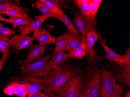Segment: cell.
Instances as JSON below:
<instances>
[{"label":"cell","mask_w":130,"mask_h":97,"mask_svg":"<svg viewBox=\"0 0 130 97\" xmlns=\"http://www.w3.org/2000/svg\"><path fill=\"white\" fill-rule=\"evenodd\" d=\"M54 72L46 79L34 78V80L43 87V90L52 97L57 94L68 83L74 74L78 73V70L69 65H61L55 67Z\"/></svg>","instance_id":"obj_1"},{"label":"cell","mask_w":130,"mask_h":97,"mask_svg":"<svg viewBox=\"0 0 130 97\" xmlns=\"http://www.w3.org/2000/svg\"><path fill=\"white\" fill-rule=\"evenodd\" d=\"M88 73L84 90L87 97H103L101 71L95 62L88 66Z\"/></svg>","instance_id":"obj_2"},{"label":"cell","mask_w":130,"mask_h":97,"mask_svg":"<svg viewBox=\"0 0 130 97\" xmlns=\"http://www.w3.org/2000/svg\"><path fill=\"white\" fill-rule=\"evenodd\" d=\"M101 68L103 97H122V87L116 83L113 75L104 66Z\"/></svg>","instance_id":"obj_3"},{"label":"cell","mask_w":130,"mask_h":97,"mask_svg":"<svg viewBox=\"0 0 130 97\" xmlns=\"http://www.w3.org/2000/svg\"><path fill=\"white\" fill-rule=\"evenodd\" d=\"M51 58V54H49L44 57L35 62L27 64L21 68L22 74L23 78H33L34 76L46 79L53 74L52 71H46L44 69L45 64L48 60Z\"/></svg>","instance_id":"obj_4"},{"label":"cell","mask_w":130,"mask_h":97,"mask_svg":"<svg viewBox=\"0 0 130 97\" xmlns=\"http://www.w3.org/2000/svg\"><path fill=\"white\" fill-rule=\"evenodd\" d=\"M85 84L78 73L74 74L56 95L52 97H81Z\"/></svg>","instance_id":"obj_5"},{"label":"cell","mask_w":130,"mask_h":97,"mask_svg":"<svg viewBox=\"0 0 130 97\" xmlns=\"http://www.w3.org/2000/svg\"><path fill=\"white\" fill-rule=\"evenodd\" d=\"M74 23L77 28L81 32L82 37H85L89 29L96 25V18L92 19L86 16L82 13L76 14Z\"/></svg>","instance_id":"obj_6"},{"label":"cell","mask_w":130,"mask_h":97,"mask_svg":"<svg viewBox=\"0 0 130 97\" xmlns=\"http://www.w3.org/2000/svg\"><path fill=\"white\" fill-rule=\"evenodd\" d=\"M34 39L33 36L29 37L20 33L9 39V46L10 47L19 53L23 49L27 48L32 44Z\"/></svg>","instance_id":"obj_7"},{"label":"cell","mask_w":130,"mask_h":97,"mask_svg":"<svg viewBox=\"0 0 130 97\" xmlns=\"http://www.w3.org/2000/svg\"><path fill=\"white\" fill-rule=\"evenodd\" d=\"M49 46H41L40 45L31 44L27 48L28 50V54L27 59L23 65L24 66L30 63L39 60L43 58L46 50L48 49Z\"/></svg>","instance_id":"obj_8"},{"label":"cell","mask_w":130,"mask_h":97,"mask_svg":"<svg viewBox=\"0 0 130 97\" xmlns=\"http://www.w3.org/2000/svg\"><path fill=\"white\" fill-rule=\"evenodd\" d=\"M49 30L50 29L48 30L45 28H41L34 32V38L38 41L40 46H49L55 43L56 38L50 35Z\"/></svg>","instance_id":"obj_9"},{"label":"cell","mask_w":130,"mask_h":97,"mask_svg":"<svg viewBox=\"0 0 130 97\" xmlns=\"http://www.w3.org/2000/svg\"><path fill=\"white\" fill-rule=\"evenodd\" d=\"M99 39L101 44L106 52V55L104 58L113 61L119 65L122 68H123L126 65V62L123 59V56L120 55L112 50L106 45L105 41H103L100 36Z\"/></svg>","instance_id":"obj_10"},{"label":"cell","mask_w":130,"mask_h":97,"mask_svg":"<svg viewBox=\"0 0 130 97\" xmlns=\"http://www.w3.org/2000/svg\"><path fill=\"white\" fill-rule=\"evenodd\" d=\"M99 34L95 27L90 28L88 30L85 35L87 51L90 57H93L95 54L93 50V46L95 42L99 38Z\"/></svg>","instance_id":"obj_11"},{"label":"cell","mask_w":130,"mask_h":97,"mask_svg":"<svg viewBox=\"0 0 130 97\" xmlns=\"http://www.w3.org/2000/svg\"><path fill=\"white\" fill-rule=\"evenodd\" d=\"M69 58V53L65 51H60L53 56L51 60L46 62L44 69L48 72L51 71L53 68L62 64Z\"/></svg>","instance_id":"obj_12"},{"label":"cell","mask_w":130,"mask_h":97,"mask_svg":"<svg viewBox=\"0 0 130 97\" xmlns=\"http://www.w3.org/2000/svg\"><path fill=\"white\" fill-rule=\"evenodd\" d=\"M48 16L42 15L36 19L33 20L29 25L25 26L19 27L21 34L23 35H27L30 33L34 32L41 28V26L44 22L49 18Z\"/></svg>","instance_id":"obj_13"},{"label":"cell","mask_w":130,"mask_h":97,"mask_svg":"<svg viewBox=\"0 0 130 97\" xmlns=\"http://www.w3.org/2000/svg\"><path fill=\"white\" fill-rule=\"evenodd\" d=\"M72 36L73 35L71 33L68 31L62 34L59 37L56 38L55 43L56 47L53 53L52 56L60 51H65V49Z\"/></svg>","instance_id":"obj_14"},{"label":"cell","mask_w":130,"mask_h":97,"mask_svg":"<svg viewBox=\"0 0 130 97\" xmlns=\"http://www.w3.org/2000/svg\"><path fill=\"white\" fill-rule=\"evenodd\" d=\"M119 75H113L115 81L119 82L122 86H130V63L126 64Z\"/></svg>","instance_id":"obj_15"},{"label":"cell","mask_w":130,"mask_h":97,"mask_svg":"<svg viewBox=\"0 0 130 97\" xmlns=\"http://www.w3.org/2000/svg\"><path fill=\"white\" fill-rule=\"evenodd\" d=\"M41 3L50 9L54 13L59 17V16L63 12L62 6L63 5V1L56 0H39ZM60 18V17H59Z\"/></svg>","instance_id":"obj_16"},{"label":"cell","mask_w":130,"mask_h":97,"mask_svg":"<svg viewBox=\"0 0 130 97\" xmlns=\"http://www.w3.org/2000/svg\"><path fill=\"white\" fill-rule=\"evenodd\" d=\"M4 14L11 17H27L28 15V11L26 8L22 7L16 4H14Z\"/></svg>","instance_id":"obj_17"},{"label":"cell","mask_w":130,"mask_h":97,"mask_svg":"<svg viewBox=\"0 0 130 97\" xmlns=\"http://www.w3.org/2000/svg\"><path fill=\"white\" fill-rule=\"evenodd\" d=\"M22 82L27 83L28 87V92L27 97H31L33 94L39 90H43L42 86L36 81L34 78H23Z\"/></svg>","instance_id":"obj_18"},{"label":"cell","mask_w":130,"mask_h":97,"mask_svg":"<svg viewBox=\"0 0 130 97\" xmlns=\"http://www.w3.org/2000/svg\"><path fill=\"white\" fill-rule=\"evenodd\" d=\"M82 44L78 48L69 53V57L81 60L86 55L87 51L85 36L82 37Z\"/></svg>","instance_id":"obj_19"},{"label":"cell","mask_w":130,"mask_h":97,"mask_svg":"<svg viewBox=\"0 0 130 97\" xmlns=\"http://www.w3.org/2000/svg\"><path fill=\"white\" fill-rule=\"evenodd\" d=\"M33 20V18L29 16L27 17H13L8 19L7 22L11 23L14 27H22L27 26Z\"/></svg>","instance_id":"obj_20"},{"label":"cell","mask_w":130,"mask_h":97,"mask_svg":"<svg viewBox=\"0 0 130 97\" xmlns=\"http://www.w3.org/2000/svg\"><path fill=\"white\" fill-rule=\"evenodd\" d=\"M59 17L60 21H62L65 26L67 27L68 31L71 33L73 36L79 37L82 35L78 30L75 28L73 23L65 14L63 12L60 15Z\"/></svg>","instance_id":"obj_21"},{"label":"cell","mask_w":130,"mask_h":97,"mask_svg":"<svg viewBox=\"0 0 130 97\" xmlns=\"http://www.w3.org/2000/svg\"><path fill=\"white\" fill-rule=\"evenodd\" d=\"M35 7L38 8L42 13V15L48 16L50 17H55V18L60 20V18L56 14L54 13L50 9L41 3L39 0L35 2L34 3Z\"/></svg>","instance_id":"obj_22"},{"label":"cell","mask_w":130,"mask_h":97,"mask_svg":"<svg viewBox=\"0 0 130 97\" xmlns=\"http://www.w3.org/2000/svg\"><path fill=\"white\" fill-rule=\"evenodd\" d=\"M82 35L79 37H74L73 36L65 49V51L69 52L73 51L82 44Z\"/></svg>","instance_id":"obj_23"},{"label":"cell","mask_w":130,"mask_h":97,"mask_svg":"<svg viewBox=\"0 0 130 97\" xmlns=\"http://www.w3.org/2000/svg\"><path fill=\"white\" fill-rule=\"evenodd\" d=\"M101 3L94 2L93 0H89L88 6L89 16L91 18H96V15Z\"/></svg>","instance_id":"obj_24"},{"label":"cell","mask_w":130,"mask_h":97,"mask_svg":"<svg viewBox=\"0 0 130 97\" xmlns=\"http://www.w3.org/2000/svg\"><path fill=\"white\" fill-rule=\"evenodd\" d=\"M0 50L3 54H8L10 53L9 39L8 37L0 36Z\"/></svg>","instance_id":"obj_25"},{"label":"cell","mask_w":130,"mask_h":97,"mask_svg":"<svg viewBox=\"0 0 130 97\" xmlns=\"http://www.w3.org/2000/svg\"><path fill=\"white\" fill-rule=\"evenodd\" d=\"M74 1L82 11L81 13L86 16L89 17L88 13L89 0H76Z\"/></svg>","instance_id":"obj_26"},{"label":"cell","mask_w":130,"mask_h":97,"mask_svg":"<svg viewBox=\"0 0 130 97\" xmlns=\"http://www.w3.org/2000/svg\"><path fill=\"white\" fill-rule=\"evenodd\" d=\"M15 32L14 30L8 28L0 22V36L8 37L10 36L14 35Z\"/></svg>","instance_id":"obj_27"},{"label":"cell","mask_w":130,"mask_h":97,"mask_svg":"<svg viewBox=\"0 0 130 97\" xmlns=\"http://www.w3.org/2000/svg\"><path fill=\"white\" fill-rule=\"evenodd\" d=\"M14 4L11 1L6 3H0V14H4Z\"/></svg>","instance_id":"obj_28"},{"label":"cell","mask_w":130,"mask_h":97,"mask_svg":"<svg viewBox=\"0 0 130 97\" xmlns=\"http://www.w3.org/2000/svg\"><path fill=\"white\" fill-rule=\"evenodd\" d=\"M20 89L22 97H26L27 95L28 92V87L27 83L25 82L20 83Z\"/></svg>","instance_id":"obj_29"},{"label":"cell","mask_w":130,"mask_h":97,"mask_svg":"<svg viewBox=\"0 0 130 97\" xmlns=\"http://www.w3.org/2000/svg\"><path fill=\"white\" fill-rule=\"evenodd\" d=\"M11 85L13 87L14 94L16 95L18 97H22V95L20 93V83L14 82H12Z\"/></svg>","instance_id":"obj_30"},{"label":"cell","mask_w":130,"mask_h":97,"mask_svg":"<svg viewBox=\"0 0 130 97\" xmlns=\"http://www.w3.org/2000/svg\"><path fill=\"white\" fill-rule=\"evenodd\" d=\"M9 57V54H2V57L0 60V71L3 68V66L5 64V63L7 62Z\"/></svg>","instance_id":"obj_31"},{"label":"cell","mask_w":130,"mask_h":97,"mask_svg":"<svg viewBox=\"0 0 130 97\" xmlns=\"http://www.w3.org/2000/svg\"><path fill=\"white\" fill-rule=\"evenodd\" d=\"M3 91L6 94L8 95H14L13 87L11 85L4 89Z\"/></svg>","instance_id":"obj_32"},{"label":"cell","mask_w":130,"mask_h":97,"mask_svg":"<svg viewBox=\"0 0 130 97\" xmlns=\"http://www.w3.org/2000/svg\"><path fill=\"white\" fill-rule=\"evenodd\" d=\"M123 59L126 62V64L130 63V48H128L127 50V52L125 55L123 56Z\"/></svg>","instance_id":"obj_33"},{"label":"cell","mask_w":130,"mask_h":97,"mask_svg":"<svg viewBox=\"0 0 130 97\" xmlns=\"http://www.w3.org/2000/svg\"><path fill=\"white\" fill-rule=\"evenodd\" d=\"M46 94V92L42 93L41 90H39L33 94L31 97H44Z\"/></svg>","instance_id":"obj_34"},{"label":"cell","mask_w":130,"mask_h":97,"mask_svg":"<svg viewBox=\"0 0 130 97\" xmlns=\"http://www.w3.org/2000/svg\"><path fill=\"white\" fill-rule=\"evenodd\" d=\"M125 97H130V89H128L126 90L125 94Z\"/></svg>","instance_id":"obj_35"},{"label":"cell","mask_w":130,"mask_h":97,"mask_svg":"<svg viewBox=\"0 0 130 97\" xmlns=\"http://www.w3.org/2000/svg\"><path fill=\"white\" fill-rule=\"evenodd\" d=\"M8 19L5 18L3 16L1 15V14H0V21H4V22H7Z\"/></svg>","instance_id":"obj_36"},{"label":"cell","mask_w":130,"mask_h":97,"mask_svg":"<svg viewBox=\"0 0 130 97\" xmlns=\"http://www.w3.org/2000/svg\"><path fill=\"white\" fill-rule=\"evenodd\" d=\"M81 97H87V94H86V92L84 90V91H83Z\"/></svg>","instance_id":"obj_37"},{"label":"cell","mask_w":130,"mask_h":97,"mask_svg":"<svg viewBox=\"0 0 130 97\" xmlns=\"http://www.w3.org/2000/svg\"><path fill=\"white\" fill-rule=\"evenodd\" d=\"M50 97L48 95V94L47 93L46 94V95H45V97Z\"/></svg>","instance_id":"obj_38"}]
</instances>
